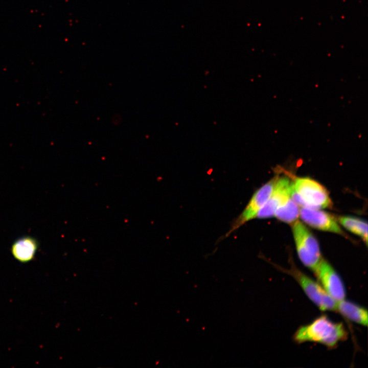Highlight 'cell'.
Returning <instances> with one entry per match:
<instances>
[{
  "label": "cell",
  "mask_w": 368,
  "mask_h": 368,
  "mask_svg": "<svg viewBox=\"0 0 368 368\" xmlns=\"http://www.w3.org/2000/svg\"><path fill=\"white\" fill-rule=\"evenodd\" d=\"M278 177L272 178L255 192L243 211L232 221L223 239L227 238L247 222L256 218L258 213L269 198Z\"/></svg>",
  "instance_id": "cell-5"
},
{
  "label": "cell",
  "mask_w": 368,
  "mask_h": 368,
  "mask_svg": "<svg viewBox=\"0 0 368 368\" xmlns=\"http://www.w3.org/2000/svg\"><path fill=\"white\" fill-rule=\"evenodd\" d=\"M299 216L304 223L315 229L344 235L335 217L319 209L302 208Z\"/></svg>",
  "instance_id": "cell-7"
},
{
  "label": "cell",
  "mask_w": 368,
  "mask_h": 368,
  "mask_svg": "<svg viewBox=\"0 0 368 368\" xmlns=\"http://www.w3.org/2000/svg\"><path fill=\"white\" fill-rule=\"evenodd\" d=\"M336 311L349 320L362 326L367 325V310L352 302L344 299L337 302Z\"/></svg>",
  "instance_id": "cell-10"
},
{
  "label": "cell",
  "mask_w": 368,
  "mask_h": 368,
  "mask_svg": "<svg viewBox=\"0 0 368 368\" xmlns=\"http://www.w3.org/2000/svg\"><path fill=\"white\" fill-rule=\"evenodd\" d=\"M298 283L308 297L322 311H336L337 302L324 290L320 284L303 273L295 266L290 269L281 268Z\"/></svg>",
  "instance_id": "cell-4"
},
{
  "label": "cell",
  "mask_w": 368,
  "mask_h": 368,
  "mask_svg": "<svg viewBox=\"0 0 368 368\" xmlns=\"http://www.w3.org/2000/svg\"><path fill=\"white\" fill-rule=\"evenodd\" d=\"M347 337L348 332L342 323H335L322 315L311 323L299 327L294 333L293 339L298 343L314 342L333 349Z\"/></svg>",
  "instance_id": "cell-1"
},
{
  "label": "cell",
  "mask_w": 368,
  "mask_h": 368,
  "mask_svg": "<svg viewBox=\"0 0 368 368\" xmlns=\"http://www.w3.org/2000/svg\"><path fill=\"white\" fill-rule=\"evenodd\" d=\"M318 282L337 303L345 299L346 289L343 282L332 266L323 258L313 271Z\"/></svg>",
  "instance_id": "cell-6"
},
{
  "label": "cell",
  "mask_w": 368,
  "mask_h": 368,
  "mask_svg": "<svg viewBox=\"0 0 368 368\" xmlns=\"http://www.w3.org/2000/svg\"><path fill=\"white\" fill-rule=\"evenodd\" d=\"M292 229L300 260L313 271L323 258L317 240L310 231L297 220L293 223Z\"/></svg>",
  "instance_id": "cell-3"
},
{
  "label": "cell",
  "mask_w": 368,
  "mask_h": 368,
  "mask_svg": "<svg viewBox=\"0 0 368 368\" xmlns=\"http://www.w3.org/2000/svg\"><path fill=\"white\" fill-rule=\"evenodd\" d=\"M292 184L291 196L298 206L313 209L332 206L327 190L317 181L306 177H296Z\"/></svg>",
  "instance_id": "cell-2"
},
{
  "label": "cell",
  "mask_w": 368,
  "mask_h": 368,
  "mask_svg": "<svg viewBox=\"0 0 368 368\" xmlns=\"http://www.w3.org/2000/svg\"><path fill=\"white\" fill-rule=\"evenodd\" d=\"M338 222L345 228L359 236L367 243V223L366 221L357 217L342 216L338 218Z\"/></svg>",
  "instance_id": "cell-12"
},
{
  "label": "cell",
  "mask_w": 368,
  "mask_h": 368,
  "mask_svg": "<svg viewBox=\"0 0 368 368\" xmlns=\"http://www.w3.org/2000/svg\"><path fill=\"white\" fill-rule=\"evenodd\" d=\"M38 248L36 239L25 236L16 240L12 244L11 252L13 257L18 262L26 263L35 258Z\"/></svg>",
  "instance_id": "cell-9"
},
{
  "label": "cell",
  "mask_w": 368,
  "mask_h": 368,
  "mask_svg": "<svg viewBox=\"0 0 368 368\" xmlns=\"http://www.w3.org/2000/svg\"><path fill=\"white\" fill-rule=\"evenodd\" d=\"M292 181L287 177H278L267 202L258 213L256 218L265 219L274 216L278 206L290 195Z\"/></svg>",
  "instance_id": "cell-8"
},
{
  "label": "cell",
  "mask_w": 368,
  "mask_h": 368,
  "mask_svg": "<svg viewBox=\"0 0 368 368\" xmlns=\"http://www.w3.org/2000/svg\"><path fill=\"white\" fill-rule=\"evenodd\" d=\"M299 215L298 206L292 198L291 194L278 206L274 214V216L278 219L287 223H294Z\"/></svg>",
  "instance_id": "cell-11"
}]
</instances>
